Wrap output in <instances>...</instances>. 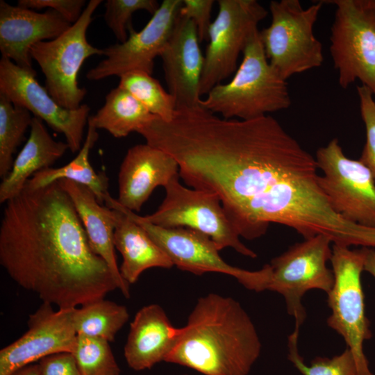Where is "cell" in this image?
<instances>
[{
  "mask_svg": "<svg viewBox=\"0 0 375 375\" xmlns=\"http://www.w3.org/2000/svg\"><path fill=\"white\" fill-rule=\"evenodd\" d=\"M315 157L273 117L242 120L211 115L183 151L180 176L190 188L217 194L240 236L264 235L271 223L308 239L358 245L365 226L336 213L319 183Z\"/></svg>",
  "mask_w": 375,
  "mask_h": 375,
  "instance_id": "obj_1",
  "label": "cell"
},
{
  "mask_svg": "<svg viewBox=\"0 0 375 375\" xmlns=\"http://www.w3.org/2000/svg\"><path fill=\"white\" fill-rule=\"evenodd\" d=\"M0 264L10 278L60 309L105 298L117 283L92 249L72 199L59 181L24 188L6 202Z\"/></svg>",
  "mask_w": 375,
  "mask_h": 375,
  "instance_id": "obj_2",
  "label": "cell"
},
{
  "mask_svg": "<svg viewBox=\"0 0 375 375\" xmlns=\"http://www.w3.org/2000/svg\"><path fill=\"white\" fill-rule=\"evenodd\" d=\"M262 344L241 304L209 293L198 299L165 362L204 375H248Z\"/></svg>",
  "mask_w": 375,
  "mask_h": 375,
  "instance_id": "obj_3",
  "label": "cell"
},
{
  "mask_svg": "<svg viewBox=\"0 0 375 375\" xmlns=\"http://www.w3.org/2000/svg\"><path fill=\"white\" fill-rule=\"evenodd\" d=\"M233 78L213 87L200 105L225 119L249 120L288 108V83L269 62L259 30L250 38Z\"/></svg>",
  "mask_w": 375,
  "mask_h": 375,
  "instance_id": "obj_4",
  "label": "cell"
},
{
  "mask_svg": "<svg viewBox=\"0 0 375 375\" xmlns=\"http://www.w3.org/2000/svg\"><path fill=\"white\" fill-rule=\"evenodd\" d=\"M323 4L304 8L299 0L270 1L271 23L259 36L269 62L284 80L322 65L323 47L313 29Z\"/></svg>",
  "mask_w": 375,
  "mask_h": 375,
  "instance_id": "obj_5",
  "label": "cell"
},
{
  "mask_svg": "<svg viewBox=\"0 0 375 375\" xmlns=\"http://www.w3.org/2000/svg\"><path fill=\"white\" fill-rule=\"evenodd\" d=\"M322 1L335 6L330 53L340 86L358 80L375 99V0Z\"/></svg>",
  "mask_w": 375,
  "mask_h": 375,
  "instance_id": "obj_6",
  "label": "cell"
},
{
  "mask_svg": "<svg viewBox=\"0 0 375 375\" xmlns=\"http://www.w3.org/2000/svg\"><path fill=\"white\" fill-rule=\"evenodd\" d=\"M330 261L334 282L327 294L331 310L327 324L343 338L353 353L358 375H374L363 351L364 342L372 334L365 314L361 281L364 271L362 249L351 250L349 247L333 244Z\"/></svg>",
  "mask_w": 375,
  "mask_h": 375,
  "instance_id": "obj_7",
  "label": "cell"
},
{
  "mask_svg": "<svg viewBox=\"0 0 375 375\" xmlns=\"http://www.w3.org/2000/svg\"><path fill=\"white\" fill-rule=\"evenodd\" d=\"M101 2L90 0L80 18L66 31L55 39L38 42L31 49V58L44 75V88L64 108L75 110L82 105L87 90L78 86V72L89 57L102 55L103 49L90 44L86 36L93 14Z\"/></svg>",
  "mask_w": 375,
  "mask_h": 375,
  "instance_id": "obj_8",
  "label": "cell"
},
{
  "mask_svg": "<svg viewBox=\"0 0 375 375\" xmlns=\"http://www.w3.org/2000/svg\"><path fill=\"white\" fill-rule=\"evenodd\" d=\"M331 243L327 235H317L294 244L265 265V290L284 297L288 312L294 318L296 332H299L306 317L301 303L303 295L311 290L327 294L333 287V273L327 267L332 255Z\"/></svg>",
  "mask_w": 375,
  "mask_h": 375,
  "instance_id": "obj_9",
  "label": "cell"
},
{
  "mask_svg": "<svg viewBox=\"0 0 375 375\" xmlns=\"http://www.w3.org/2000/svg\"><path fill=\"white\" fill-rule=\"evenodd\" d=\"M174 176L165 187V196L153 213L142 219L164 228H188L209 236L219 250L233 249L255 258V251L244 245L228 218L219 197L210 192L185 187Z\"/></svg>",
  "mask_w": 375,
  "mask_h": 375,
  "instance_id": "obj_10",
  "label": "cell"
},
{
  "mask_svg": "<svg viewBox=\"0 0 375 375\" xmlns=\"http://www.w3.org/2000/svg\"><path fill=\"white\" fill-rule=\"evenodd\" d=\"M217 3V17L208 30L201 97L236 72L240 54L268 15L256 0H218Z\"/></svg>",
  "mask_w": 375,
  "mask_h": 375,
  "instance_id": "obj_11",
  "label": "cell"
},
{
  "mask_svg": "<svg viewBox=\"0 0 375 375\" xmlns=\"http://www.w3.org/2000/svg\"><path fill=\"white\" fill-rule=\"evenodd\" d=\"M319 183L333 210L346 221L375 228V181L358 159L347 157L338 138L319 147Z\"/></svg>",
  "mask_w": 375,
  "mask_h": 375,
  "instance_id": "obj_12",
  "label": "cell"
},
{
  "mask_svg": "<svg viewBox=\"0 0 375 375\" xmlns=\"http://www.w3.org/2000/svg\"><path fill=\"white\" fill-rule=\"evenodd\" d=\"M106 206L122 211L139 224L169 256L174 266L181 270L196 275L208 272L226 274L234 277L248 290L262 291V270L249 271L229 265L220 256V250L207 235L188 228H164L154 225L122 206L112 197L107 201Z\"/></svg>",
  "mask_w": 375,
  "mask_h": 375,
  "instance_id": "obj_13",
  "label": "cell"
},
{
  "mask_svg": "<svg viewBox=\"0 0 375 375\" xmlns=\"http://www.w3.org/2000/svg\"><path fill=\"white\" fill-rule=\"evenodd\" d=\"M35 71L21 68L9 59L0 60V94L14 105L27 109L55 131L64 135L72 152L81 149L90 107L75 110L60 106L36 78Z\"/></svg>",
  "mask_w": 375,
  "mask_h": 375,
  "instance_id": "obj_14",
  "label": "cell"
},
{
  "mask_svg": "<svg viewBox=\"0 0 375 375\" xmlns=\"http://www.w3.org/2000/svg\"><path fill=\"white\" fill-rule=\"evenodd\" d=\"M183 0H164L144 27H131L128 39L103 49L105 58L86 74L90 81L122 75L133 71L152 74L154 60L166 45L178 16Z\"/></svg>",
  "mask_w": 375,
  "mask_h": 375,
  "instance_id": "obj_15",
  "label": "cell"
},
{
  "mask_svg": "<svg viewBox=\"0 0 375 375\" xmlns=\"http://www.w3.org/2000/svg\"><path fill=\"white\" fill-rule=\"evenodd\" d=\"M74 308L55 310L42 302L28 319V330L0 351V375H10L52 354L73 353L77 333Z\"/></svg>",
  "mask_w": 375,
  "mask_h": 375,
  "instance_id": "obj_16",
  "label": "cell"
},
{
  "mask_svg": "<svg viewBox=\"0 0 375 375\" xmlns=\"http://www.w3.org/2000/svg\"><path fill=\"white\" fill-rule=\"evenodd\" d=\"M194 22L178 15L160 54L168 92L176 109L200 106L199 84L204 63Z\"/></svg>",
  "mask_w": 375,
  "mask_h": 375,
  "instance_id": "obj_17",
  "label": "cell"
},
{
  "mask_svg": "<svg viewBox=\"0 0 375 375\" xmlns=\"http://www.w3.org/2000/svg\"><path fill=\"white\" fill-rule=\"evenodd\" d=\"M71 25L54 10L38 12L1 0V57L10 60L21 68L35 71L30 55L31 47L38 42L56 38Z\"/></svg>",
  "mask_w": 375,
  "mask_h": 375,
  "instance_id": "obj_18",
  "label": "cell"
},
{
  "mask_svg": "<svg viewBox=\"0 0 375 375\" xmlns=\"http://www.w3.org/2000/svg\"><path fill=\"white\" fill-rule=\"evenodd\" d=\"M177 175L179 166L171 155L147 143L135 145L120 165L116 199L136 213L157 187L165 188Z\"/></svg>",
  "mask_w": 375,
  "mask_h": 375,
  "instance_id": "obj_19",
  "label": "cell"
},
{
  "mask_svg": "<svg viewBox=\"0 0 375 375\" xmlns=\"http://www.w3.org/2000/svg\"><path fill=\"white\" fill-rule=\"evenodd\" d=\"M181 333V328L172 324L160 305L143 306L130 324L124 347L127 365L135 371H142L165 362Z\"/></svg>",
  "mask_w": 375,
  "mask_h": 375,
  "instance_id": "obj_20",
  "label": "cell"
},
{
  "mask_svg": "<svg viewBox=\"0 0 375 375\" xmlns=\"http://www.w3.org/2000/svg\"><path fill=\"white\" fill-rule=\"evenodd\" d=\"M58 181L73 202L92 251L107 264L118 290L129 298L130 285L121 276L115 252L113 210L100 204L88 187L67 179Z\"/></svg>",
  "mask_w": 375,
  "mask_h": 375,
  "instance_id": "obj_21",
  "label": "cell"
},
{
  "mask_svg": "<svg viewBox=\"0 0 375 375\" xmlns=\"http://www.w3.org/2000/svg\"><path fill=\"white\" fill-rule=\"evenodd\" d=\"M30 127L26 144L0 185L1 203L19 195L31 176L51 167L69 149L67 142L56 141L51 136L40 119L33 117Z\"/></svg>",
  "mask_w": 375,
  "mask_h": 375,
  "instance_id": "obj_22",
  "label": "cell"
},
{
  "mask_svg": "<svg viewBox=\"0 0 375 375\" xmlns=\"http://www.w3.org/2000/svg\"><path fill=\"white\" fill-rule=\"evenodd\" d=\"M112 210L114 245L123 258L119 272L125 281L133 284L148 269H169L174 266L169 256L139 224L122 211Z\"/></svg>",
  "mask_w": 375,
  "mask_h": 375,
  "instance_id": "obj_23",
  "label": "cell"
},
{
  "mask_svg": "<svg viewBox=\"0 0 375 375\" xmlns=\"http://www.w3.org/2000/svg\"><path fill=\"white\" fill-rule=\"evenodd\" d=\"M98 138L97 129L88 122L86 138L76 156L62 167H49L35 173L28 181L24 188L36 190L53 182L67 179L88 187L93 192L98 202L103 205L110 197L108 178L103 171L97 173L89 160L90 150Z\"/></svg>",
  "mask_w": 375,
  "mask_h": 375,
  "instance_id": "obj_24",
  "label": "cell"
},
{
  "mask_svg": "<svg viewBox=\"0 0 375 375\" xmlns=\"http://www.w3.org/2000/svg\"><path fill=\"white\" fill-rule=\"evenodd\" d=\"M155 117L128 92L117 86L106 95L103 106L88 122L97 129L122 138L138 132Z\"/></svg>",
  "mask_w": 375,
  "mask_h": 375,
  "instance_id": "obj_25",
  "label": "cell"
},
{
  "mask_svg": "<svg viewBox=\"0 0 375 375\" xmlns=\"http://www.w3.org/2000/svg\"><path fill=\"white\" fill-rule=\"evenodd\" d=\"M129 319L123 305L99 299L74 308V324L77 335L103 338L113 342Z\"/></svg>",
  "mask_w": 375,
  "mask_h": 375,
  "instance_id": "obj_26",
  "label": "cell"
},
{
  "mask_svg": "<svg viewBox=\"0 0 375 375\" xmlns=\"http://www.w3.org/2000/svg\"><path fill=\"white\" fill-rule=\"evenodd\" d=\"M119 78L118 86L128 92L151 114L165 122L172 119L176 110L175 99L151 74L133 71Z\"/></svg>",
  "mask_w": 375,
  "mask_h": 375,
  "instance_id": "obj_27",
  "label": "cell"
},
{
  "mask_svg": "<svg viewBox=\"0 0 375 375\" xmlns=\"http://www.w3.org/2000/svg\"><path fill=\"white\" fill-rule=\"evenodd\" d=\"M33 117L27 109L14 105L0 94V176L2 178L11 170L12 155L31 126Z\"/></svg>",
  "mask_w": 375,
  "mask_h": 375,
  "instance_id": "obj_28",
  "label": "cell"
},
{
  "mask_svg": "<svg viewBox=\"0 0 375 375\" xmlns=\"http://www.w3.org/2000/svg\"><path fill=\"white\" fill-rule=\"evenodd\" d=\"M72 354L82 375L121 374L109 342L103 338L78 335Z\"/></svg>",
  "mask_w": 375,
  "mask_h": 375,
  "instance_id": "obj_29",
  "label": "cell"
},
{
  "mask_svg": "<svg viewBox=\"0 0 375 375\" xmlns=\"http://www.w3.org/2000/svg\"><path fill=\"white\" fill-rule=\"evenodd\" d=\"M299 335L293 331L288 338V359L302 375H358L355 358L347 348L331 358L317 357L306 364L298 350Z\"/></svg>",
  "mask_w": 375,
  "mask_h": 375,
  "instance_id": "obj_30",
  "label": "cell"
},
{
  "mask_svg": "<svg viewBox=\"0 0 375 375\" xmlns=\"http://www.w3.org/2000/svg\"><path fill=\"white\" fill-rule=\"evenodd\" d=\"M160 6L156 0H108L105 3L104 20L119 43L128 38V31L133 27V14L145 10L152 15Z\"/></svg>",
  "mask_w": 375,
  "mask_h": 375,
  "instance_id": "obj_31",
  "label": "cell"
},
{
  "mask_svg": "<svg viewBox=\"0 0 375 375\" xmlns=\"http://www.w3.org/2000/svg\"><path fill=\"white\" fill-rule=\"evenodd\" d=\"M357 93L366 133L359 160L369 169L375 181V99L370 90L362 85L357 86Z\"/></svg>",
  "mask_w": 375,
  "mask_h": 375,
  "instance_id": "obj_32",
  "label": "cell"
},
{
  "mask_svg": "<svg viewBox=\"0 0 375 375\" xmlns=\"http://www.w3.org/2000/svg\"><path fill=\"white\" fill-rule=\"evenodd\" d=\"M86 3L85 0H19L17 6L33 10L48 8L60 14L71 24L81 17Z\"/></svg>",
  "mask_w": 375,
  "mask_h": 375,
  "instance_id": "obj_33",
  "label": "cell"
},
{
  "mask_svg": "<svg viewBox=\"0 0 375 375\" xmlns=\"http://www.w3.org/2000/svg\"><path fill=\"white\" fill-rule=\"evenodd\" d=\"M214 3V0H183L178 15L194 22L200 42L208 40Z\"/></svg>",
  "mask_w": 375,
  "mask_h": 375,
  "instance_id": "obj_34",
  "label": "cell"
},
{
  "mask_svg": "<svg viewBox=\"0 0 375 375\" xmlns=\"http://www.w3.org/2000/svg\"><path fill=\"white\" fill-rule=\"evenodd\" d=\"M38 363L40 375H82L72 353L52 354Z\"/></svg>",
  "mask_w": 375,
  "mask_h": 375,
  "instance_id": "obj_35",
  "label": "cell"
},
{
  "mask_svg": "<svg viewBox=\"0 0 375 375\" xmlns=\"http://www.w3.org/2000/svg\"><path fill=\"white\" fill-rule=\"evenodd\" d=\"M364 253V271L375 278V249L362 247Z\"/></svg>",
  "mask_w": 375,
  "mask_h": 375,
  "instance_id": "obj_36",
  "label": "cell"
},
{
  "mask_svg": "<svg viewBox=\"0 0 375 375\" xmlns=\"http://www.w3.org/2000/svg\"><path fill=\"white\" fill-rule=\"evenodd\" d=\"M10 375H40L39 365L38 363H33L26 365Z\"/></svg>",
  "mask_w": 375,
  "mask_h": 375,
  "instance_id": "obj_37",
  "label": "cell"
},
{
  "mask_svg": "<svg viewBox=\"0 0 375 375\" xmlns=\"http://www.w3.org/2000/svg\"><path fill=\"white\" fill-rule=\"evenodd\" d=\"M183 375H188V374H183Z\"/></svg>",
  "mask_w": 375,
  "mask_h": 375,
  "instance_id": "obj_38",
  "label": "cell"
}]
</instances>
